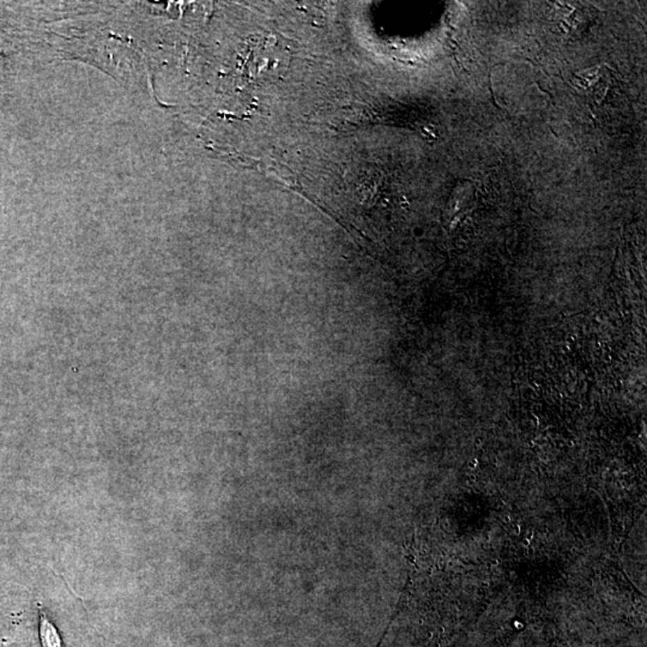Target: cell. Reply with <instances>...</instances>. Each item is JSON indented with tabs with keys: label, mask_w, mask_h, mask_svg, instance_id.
Segmentation results:
<instances>
[{
	"label": "cell",
	"mask_w": 647,
	"mask_h": 647,
	"mask_svg": "<svg viewBox=\"0 0 647 647\" xmlns=\"http://www.w3.org/2000/svg\"><path fill=\"white\" fill-rule=\"evenodd\" d=\"M41 638L43 647H61L59 635L45 615L41 618Z\"/></svg>",
	"instance_id": "6da1fadb"
}]
</instances>
